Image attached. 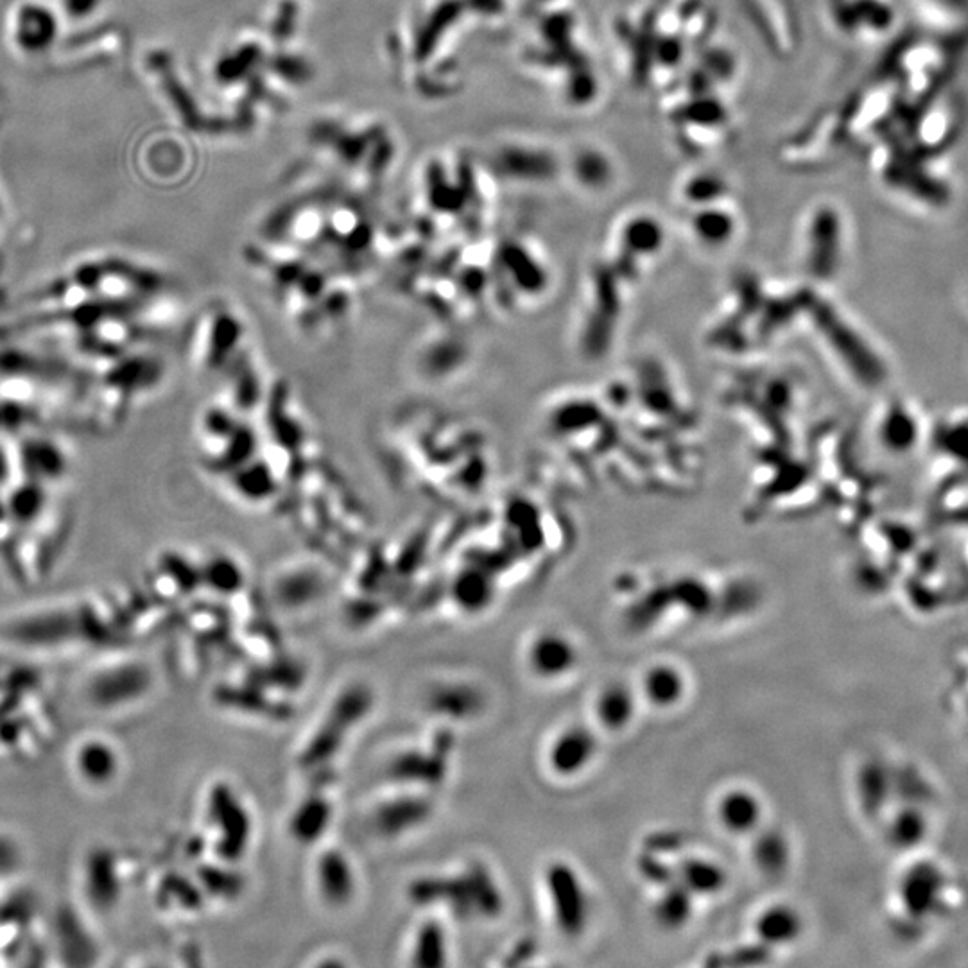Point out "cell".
<instances>
[{"label":"cell","mask_w":968,"mask_h":968,"mask_svg":"<svg viewBox=\"0 0 968 968\" xmlns=\"http://www.w3.org/2000/svg\"><path fill=\"white\" fill-rule=\"evenodd\" d=\"M409 900L420 908L445 906L458 918H495L504 909V895L493 873L472 863L452 875H424L411 882Z\"/></svg>","instance_id":"6da1fadb"},{"label":"cell","mask_w":968,"mask_h":968,"mask_svg":"<svg viewBox=\"0 0 968 968\" xmlns=\"http://www.w3.org/2000/svg\"><path fill=\"white\" fill-rule=\"evenodd\" d=\"M375 694L366 683H350L336 694L325 716L300 750L303 770H320L338 757L348 737L373 712Z\"/></svg>","instance_id":"7a4b0ae2"},{"label":"cell","mask_w":968,"mask_h":968,"mask_svg":"<svg viewBox=\"0 0 968 968\" xmlns=\"http://www.w3.org/2000/svg\"><path fill=\"white\" fill-rule=\"evenodd\" d=\"M208 822L214 830V850L225 865L242 861L253 841V818L250 809L234 786L217 782L208 793Z\"/></svg>","instance_id":"3957f363"},{"label":"cell","mask_w":968,"mask_h":968,"mask_svg":"<svg viewBox=\"0 0 968 968\" xmlns=\"http://www.w3.org/2000/svg\"><path fill=\"white\" fill-rule=\"evenodd\" d=\"M544 890L556 929L578 938L590 924V895L580 872L567 861H553L544 870Z\"/></svg>","instance_id":"277c9868"},{"label":"cell","mask_w":968,"mask_h":968,"mask_svg":"<svg viewBox=\"0 0 968 968\" xmlns=\"http://www.w3.org/2000/svg\"><path fill=\"white\" fill-rule=\"evenodd\" d=\"M452 737L443 732L427 748H409L395 755L388 764V777L402 786L433 789L445 782L449 773Z\"/></svg>","instance_id":"5b68a950"},{"label":"cell","mask_w":968,"mask_h":968,"mask_svg":"<svg viewBox=\"0 0 968 968\" xmlns=\"http://www.w3.org/2000/svg\"><path fill=\"white\" fill-rule=\"evenodd\" d=\"M601 741L594 726L571 723L554 735L545 750V764L562 780L585 775L599 755Z\"/></svg>","instance_id":"8992f818"},{"label":"cell","mask_w":968,"mask_h":968,"mask_svg":"<svg viewBox=\"0 0 968 968\" xmlns=\"http://www.w3.org/2000/svg\"><path fill=\"white\" fill-rule=\"evenodd\" d=\"M526 666L536 680L560 682L571 676L580 664L578 644L562 631L544 630L529 640Z\"/></svg>","instance_id":"52a82bcc"},{"label":"cell","mask_w":968,"mask_h":968,"mask_svg":"<svg viewBox=\"0 0 968 968\" xmlns=\"http://www.w3.org/2000/svg\"><path fill=\"white\" fill-rule=\"evenodd\" d=\"M434 802L420 789L391 796L375 807L372 827L379 836L397 839L424 827L433 818Z\"/></svg>","instance_id":"ba28073f"},{"label":"cell","mask_w":968,"mask_h":968,"mask_svg":"<svg viewBox=\"0 0 968 968\" xmlns=\"http://www.w3.org/2000/svg\"><path fill=\"white\" fill-rule=\"evenodd\" d=\"M316 891L329 908L350 906L357 897L359 877L352 859L341 848H325L314 865Z\"/></svg>","instance_id":"9c48e42d"},{"label":"cell","mask_w":968,"mask_h":968,"mask_svg":"<svg viewBox=\"0 0 968 968\" xmlns=\"http://www.w3.org/2000/svg\"><path fill=\"white\" fill-rule=\"evenodd\" d=\"M714 816L719 827L734 838H752L764 825L766 807L761 796L746 786H730L718 796Z\"/></svg>","instance_id":"30bf717a"},{"label":"cell","mask_w":968,"mask_h":968,"mask_svg":"<svg viewBox=\"0 0 968 968\" xmlns=\"http://www.w3.org/2000/svg\"><path fill=\"white\" fill-rule=\"evenodd\" d=\"M640 703L639 691L631 683L623 680L605 683L592 701L597 728L608 734H623L635 723Z\"/></svg>","instance_id":"8fae6325"},{"label":"cell","mask_w":968,"mask_h":968,"mask_svg":"<svg viewBox=\"0 0 968 968\" xmlns=\"http://www.w3.org/2000/svg\"><path fill=\"white\" fill-rule=\"evenodd\" d=\"M804 933V913L795 904L784 900L764 906L753 920L755 940L770 951L795 945L802 940Z\"/></svg>","instance_id":"7c38bea8"},{"label":"cell","mask_w":968,"mask_h":968,"mask_svg":"<svg viewBox=\"0 0 968 968\" xmlns=\"http://www.w3.org/2000/svg\"><path fill=\"white\" fill-rule=\"evenodd\" d=\"M637 691L642 703L667 712L678 709L685 701L689 694V680L682 667L671 662H657L642 671Z\"/></svg>","instance_id":"4fadbf2b"},{"label":"cell","mask_w":968,"mask_h":968,"mask_svg":"<svg viewBox=\"0 0 968 968\" xmlns=\"http://www.w3.org/2000/svg\"><path fill=\"white\" fill-rule=\"evenodd\" d=\"M60 33L56 13L40 2H26L18 8L13 22V40L18 49L31 56L49 51Z\"/></svg>","instance_id":"5bb4252c"},{"label":"cell","mask_w":968,"mask_h":968,"mask_svg":"<svg viewBox=\"0 0 968 968\" xmlns=\"http://www.w3.org/2000/svg\"><path fill=\"white\" fill-rule=\"evenodd\" d=\"M486 707L484 692L472 682H443L427 694V709L445 721H472Z\"/></svg>","instance_id":"9a60e30c"},{"label":"cell","mask_w":968,"mask_h":968,"mask_svg":"<svg viewBox=\"0 0 968 968\" xmlns=\"http://www.w3.org/2000/svg\"><path fill=\"white\" fill-rule=\"evenodd\" d=\"M334 820V805L321 793L302 798L289 816V836L305 847L325 838Z\"/></svg>","instance_id":"2e32d148"},{"label":"cell","mask_w":968,"mask_h":968,"mask_svg":"<svg viewBox=\"0 0 968 968\" xmlns=\"http://www.w3.org/2000/svg\"><path fill=\"white\" fill-rule=\"evenodd\" d=\"M750 854L755 870L768 879L786 875L793 863L791 839L778 827L762 825L752 836Z\"/></svg>","instance_id":"e0dca14e"},{"label":"cell","mask_w":968,"mask_h":968,"mask_svg":"<svg viewBox=\"0 0 968 968\" xmlns=\"http://www.w3.org/2000/svg\"><path fill=\"white\" fill-rule=\"evenodd\" d=\"M675 879L696 899H712L728 886V872L718 861L705 856H685L675 863Z\"/></svg>","instance_id":"ac0fdd59"},{"label":"cell","mask_w":968,"mask_h":968,"mask_svg":"<svg viewBox=\"0 0 968 968\" xmlns=\"http://www.w3.org/2000/svg\"><path fill=\"white\" fill-rule=\"evenodd\" d=\"M696 897L680 882L671 881L660 886L653 902L655 924L667 933H678L691 924L696 911Z\"/></svg>","instance_id":"d6986e66"},{"label":"cell","mask_w":968,"mask_h":968,"mask_svg":"<svg viewBox=\"0 0 968 968\" xmlns=\"http://www.w3.org/2000/svg\"><path fill=\"white\" fill-rule=\"evenodd\" d=\"M495 597V585L488 572L481 567H468L452 581V601L468 615L483 614Z\"/></svg>","instance_id":"ffe728a7"},{"label":"cell","mask_w":968,"mask_h":968,"mask_svg":"<svg viewBox=\"0 0 968 968\" xmlns=\"http://www.w3.org/2000/svg\"><path fill=\"white\" fill-rule=\"evenodd\" d=\"M449 961V936L440 920L429 918L416 929L411 945V965L416 968H441Z\"/></svg>","instance_id":"44dd1931"},{"label":"cell","mask_w":968,"mask_h":968,"mask_svg":"<svg viewBox=\"0 0 968 968\" xmlns=\"http://www.w3.org/2000/svg\"><path fill=\"white\" fill-rule=\"evenodd\" d=\"M242 692L237 689V687H226L225 691L221 692L219 700L226 703L230 709H241L242 712H248V714H255V716H273L277 714V705L271 703L268 700V696L264 694V691L260 687H255L251 685L250 687H241Z\"/></svg>","instance_id":"7402d4cb"},{"label":"cell","mask_w":968,"mask_h":968,"mask_svg":"<svg viewBox=\"0 0 968 968\" xmlns=\"http://www.w3.org/2000/svg\"><path fill=\"white\" fill-rule=\"evenodd\" d=\"M318 594H320V583L312 574H303L302 585L298 583V576H294L280 583L278 587V599L286 606L307 605L314 601Z\"/></svg>","instance_id":"603a6c76"},{"label":"cell","mask_w":968,"mask_h":968,"mask_svg":"<svg viewBox=\"0 0 968 968\" xmlns=\"http://www.w3.org/2000/svg\"><path fill=\"white\" fill-rule=\"evenodd\" d=\"M207 581L223 594H234L242 587V572L235 563L214 562L207 571Z\"/></svg>","instance_id":"cb8c5ba5"},{"label":"cell","mask_w":968,"mask_h":968,"mask_svg":"<svg viewBox=\"0 0 968 968\" xmlns=\"http://www.w3.org/2000/svg\"><path fill=\"white\" fill-rule=\"evenodd\" d=\"M103 0H63V11L69 18L83 20L96 13Z\"/></svg>","instance_id":"d4e9b609"}]
</instances>
